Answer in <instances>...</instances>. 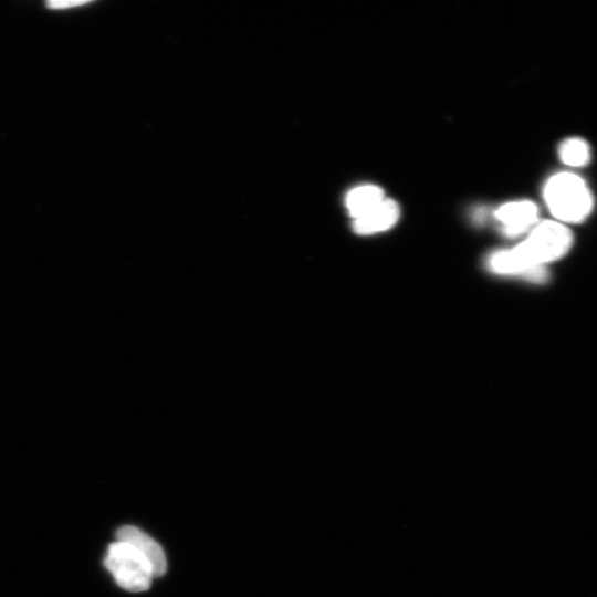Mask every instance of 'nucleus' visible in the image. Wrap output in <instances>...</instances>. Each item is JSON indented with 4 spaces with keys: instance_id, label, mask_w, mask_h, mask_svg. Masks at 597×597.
Here are the masks:
<instances>
[{
    "instance_id": "obj_1",
    "label": "nucleus",
    "mask_w": 597,
    "mask_h": 597,
    "mask_svg": "<svg viewBox=\"0 0 597 597\" xmlns=\"http://www.w3.org/2000/svg\"><path fill=\"white\" fill-rule=\"evenodd\" d=\"M572 241L570 231L562 222L545 220L538 222L516 247L494 252L488 264L498 274L544 282L547 277L544 265L563 256Z\"/></svg>"
},
{
    "instance_id": "obj_2",
    "label": "nucleus",
    "mask_w": 597,
    "mask_h": 597,
    "mask_svg": "<svg viewBox=\"0 0 597 597\" xmlns=\"http://www.w3.org/2000/svg\"><path fill=\"white\" fill-rule=\"evenodd\" d=\"M544 199L552 214L562 222H579L593 208V196L586 182L567 171L555 174L547 180Z\"/></svg>"
},
{
    "instance_id": "obj_3",
    "label": "nucleus",
    "mask_w": 597,
    "mask_h": 597,
    "mask_svg": "<svg viewBox=\"0 0 597 597\" xmlns=\"http://www.w3.org/2000/svg\"><path fill=\"white\" fill-rule=\"evenodd\" d=\"M104 565L122 588L139 593L150 587L154 577L147 559L132 545L116 541L107 548Z\"/></svg>"
},
{
    "instance_id": "obj_4",
    "label": "nucleus",
    "mask_w": 597,
    "mask_h": 597,
    "mask_svg": "<svg viewBox=\"0 0 597 597\" xmlns=\"http://www.w3.org/2000/svg\"><path fill=\"white\" fill-rule=\"evenodd\" d=\"M495 218L507 237H517L537 224L538 209L530 200H517L501 206L495 211Z\"/></svg>"
},
{
    "instance_id": "obj_5",
    "label": "nucleus",
    "mask_w": 597,
    "mask_h": 597,
    "mask_svg": "<svg viewBox=\"0 0 597 597\" xmlns=\"http://www.w3.org/2000/svg\"><path fill=\"white\" fill-rule=\"evenodd\" d=\"M117 541L125 542L135 547L149 563L154 577L163 576L167 569L166 556L161 546L133 525H125L116 532Z\"/></svg>"
},
{
    "instance_id": "obj_6",
    "label": "nucleus",
    "mask_w": 597,
    "mask_h": 597,
    "mask_svg": "<svg viewBox=\"0 0 597 597\" xmlns=\"http://www.w3.org/2000/svg\"><path fill=\"white\" fill-rule=\"evenodd\" d=\"M398 217V205L391 199H384L369 212L355 219L353 227L358 234H374L391 228L397 222Z\"/></svg>"
},
{
    "instance_id": "obj_7",
    "label": "nucleus",
    "mask_w": 597,
    "mask_h": 597,
    "mask_svg": "<svg viewBox=\"0 0 597 597\" xmlns=\"http://www.w3.org/2000/svg\"><path fill=\"white\" fill-rule=\"evenodd\" d=\"M383 190L374 185H364L350 190L346 197V208L355 219L366 214L384 200Z\"/></svg>"
},
{
    "instance_id": "obj_8",
    "label": "nucleus",
    "mask_w": 597,
    "mask_h": 597,
    "mask_svg": "<svg viewBox=\"0 0 597 597\" xmlns=\"http://www.w3.org/2000/svg\"><path fill=\"white\" fill-rule=\"evenodd\" d=\"M558 154L562 161L570 167H582L590 160L589 145L578 137L565 139L558 148Z\"/></svg>"
},
{
    "instance_id": "obj_9",
    "label": "nucleus",
    "mask_w": 597,
    "mask_h": 597,
    "mask_svg": "<svg viewBox=\"0 0 597 597\" xmlns=\"http://www.w3.org/2000/svg\"><path fill=\"white\" fill-rule=\"evenodd\" d=\"M87 1H49L46 7L49 9H66L69 7H75L85 4Z\"/></svg>"
}]
</instances>
